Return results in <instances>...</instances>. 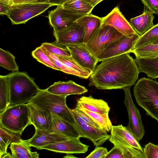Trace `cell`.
Returning <instances> with one entry per match:
<instances>
[{"mask_svg":"<svg viewBox=\"0 0 158 158\" xmlns=\"http://www.w3.org/2000/svg\"><path fill=\"white\" fill-rule=\"evenodd\" d=\"M124 158V156L118 148L114 146L108 152L105 158Z\"/></svg>","mask_w":158,"mask_h":158,"instance_id":"cell-42","label":"cell"},{"mask_svg":"<svg viewBox=\"0 0 158 158\" xmlns=\"http://www.w3.org/2000/svg\"><path fill=\"white\" fill-rule=\"evenodd\" d=\"M73 59L91 74L94 70L98 59L89 50L83 43L67 44Z\"/></svg>","mask_w":158,"mask_h":158,"instance_id":"cell-10","label":"cell"},{"mask_svg":"<svg viewBox=\"0 0 158 158\" xmlns=\"http://www.w3.org/2000/svg\"><path fill=\"white\" fill-rule=\"evenodd\" d=\"M82 16L73 14L62 6H58L49 12L48 18L53 31L57 32L69 26Z\"/></svg>","mask_w":158,"mask_h":158,"instance_id":"cell-11","label":"cell"},{"mask_svg":"<svg viewBox=\"0 0 158 158\" xmlns=\"http://www.w3.org/2000/svg\"><path fill=\"white\" fill-rule=\"evenodd\" d=\"M38 0H13L14 4L24 3H35Z\"/></svg>","mask_w":158,"mask_h":158,"instance_id":"cell-46","label":"cell"},{"mask_svg":"<svg viewBox=\"0 0 158 158\" xmlns=\"http://www.w3.org/2000/svg\"><path fill=\"white\" fill-rule=\"evenodd\" d=\"M75 22L84 27L83 43H85L102 24L101 18L91 13L82 16L77 19Z\"/></svg>","mask_w":158,"mask_h":158,"instance_id":"cell-22","label":"cell"},{"mask_svg":"<svg viewBox=\"0 0 158 158\" xmlns=\"http://www.w3.org/2000/svg\"><path fill=\"white\" fill-rule=\"evenodd\" d=\"M32 55L37 61L49 67L61 71L56 65L42 49L41 46L36 48L32 52Z\"/></svg>","mask_w":158,"mask_h":158,"instance_id":"cell-34","label":"cell"},{"mask_svg":"<svg viewBox=\"0 0 158 158\" xmlns=\"http://www.w3.org/2000/svg\"><path fill=\"white\" fill-rule=\"evenodd\" d=\"M12 158H38L39 154L36 152H32L31 154L26 155L15 154L11 155Z\"/></svg>","mask_w":158,"mask_h":158,"instance_id":"cell-44","label":"cell"},{"mask_svg":"<svg viewBox=\"0 0 158 158\" xmlns=\"http://www.w3.org/2000/svg\"><path fill=\"white\" fill-rule=\"evenodd\" d=\"M76 106L95 121L99 125L101 129L107 132L111 131L112 125L108 116H106L91 111L77 104Z\"/></svg>","mask_w":158,"mask_h":158,"instance_id":"cell-29","label":"cell"},{"mask_svg":"<svg viewBox=\"0 0 158 158\" xmlns=\"http://www.w3.org/2000/svg\"></svg>","mask_w":158,"mask_h":158,"instance_id":"cell-50","label":"cell"},{"mask_svg":"<svg viewBox=\"0 0 158 158\" xmlns=\"http://www.w3.org/2000/svg\"><path fill=\"white\" fill-rule=\"evenodd\" d=\"M77 105L92 112L108 116L110 108L107 103L101 99L94 98L91 96H82L77 100Z\"/></svg>","mask_w":158,"mask_h":158,"instance_id":"cell-20","label":"cell"},{"mask_svg":"<svg viewBox=\"0 0 158 158\" xmlns=\"http://www.w3.org/2000/svg\"><path fill=\"white\" fill-rule=\"evenodd\" d=\"M42 49L48 56L52 62L61 70V71L65 73L77 76L81 78V75L64 64L58 59V55L49 52L45 48L41 45Z\"/></svg>","mask_w":158,"mask_h":158,"instance_id":"cell-37","label":"cell"},{"mask_svg":"<svg viewBox=\"0 0 158 158\" xmlns=\"http://www.w3.org/2000/svg\"><path fill=\"white\" fill-rule=\"evenodd\" d=\"M51 114L52 119L49 127L47 131L51 133L60 134L71 139L81 137L80 132L76 126L55 114Z\"/></svg>","mask_w":158,"mask_h":158,"instance_id":"cell-16","label":"cell"},{"mask_svg":"<svg viewBox=\"0 0 158 158\" xmlns=\"http://www.w3.org/2000/svg\"><path fill=\"white\" fill-rule=\"evenodd\" d=\"M35 133L30 139L23 141L31 147L40 150L44 146L69 138L62 135L51 133L47 130L35 128Z\"/></svg>","mask_w":158,"mask_h":158,"instance_id":"cell-15","label":"cell"},{"mask_svg":"<svg viewBox=\"0 0 158 158\" xmlns=\"http://www.w3.org/2000/svg\"><path fill=\"white\" fill-rule=\"evenodd\" d=\"M52 6L51 4L37 2L15 4L10 6L7 16L13 24H24Z\"/></svg>","mask_w":158,"mask_h":158,"instance_id":"cell-7","label":"cell"},{"mask_svg":"<svg viewBox=\"0 0 158 158\" xmlns=\"http://www.w3.org/2000/svg\"><path fill=\"white\" fill-rule=\"evenodd\" d=\"M31 124L27 103L7 107L0 113V125L11 131L22 134Z\"/></svg>","mask_w":158,"mask_h":158,"instance_id":"cell-5","label":"cell"},{"mask_svg":"<svg viewBox=\"0 0 158 158\" xmlns=\"http://www.w3.org/2000/svg\"><path fill=\"white\" fill-rule=\"evenodd\" d=\"M130 87H127L123 89L125 95L124 102L129 118L128 124L126 127L139 141L143 138L145 131L140 113L132 100Z\"/></svg>","mask_w":158,"mask_h":158,"instance_id":"cell-8","label":"cell"},{"mask_svg":"<svg viewBox=\"0 0 158 158\" xmlns=\"http://www.w3.org/2000/svg\"><path fill=\"white\" fill-rule=\"evenodd\" d=\"M108 152V151L106 148L98 146L96 147L95 149L86 158H105Z\"/></svg>","mask_w":158,"mask_h":158,"instance_id":"cell-40","label":"cell"},{"mask_svg":"<svg viewBox=\"0 0 158 158\" xmlns=\"http://www.w3.org/2000/svg\"><path fill=\"white\" fill-rule=\"evenodd\" d=\"M10 6L0 2V14L7 15Z\"/></svg>","mask_w":158,"mask_h":158,"instance_id":"cell-45","label":"cell"},{"mask_svg":"<svg viewBox=\"0 0 158 158\" xmlns=\"http://www.w3.org/2000/svg\"><path fill=\"white\" fill-rule=\"evenodd\" d=\"M94 7L97 4L103 0H84Z\"/></svg>","mask_w":158,"mask_h":158,"instance_id":"cell-47","label":"cell"},{"mask_svg":"<svg viewBox=\"0 0 158 158\" xmlns=\"http://www.w3.org/2000/svg\"><path fill=\"white\" fill-rule=\"evenodd\" d=\"M147 8L158 15V0H141Z\"/></svg>","mask_w":158,"mask_h":158,"instance_id":"cell-41","label":"cell"},{"mask_svg":"<svg viewBox=\"0 0 158 158\" xmlns=\"http://www.w3.org/2000/svg\"><path fill=\"white\" fill-rule=\"evenodd\" d=\"M76 126L80 132L81 137L89 139L96 147L102 144L111 137V135L107 132L88 124L76 122Z\"/></svg>","mask_w":158,"mask_h":158,"instance_id":"cell-17","label":"cell"},{"mask_svg":"<svg viewBox=\"0 0 158 158\" xmlns=\"http://www.w3.org/2000/svg\"><path fill=\"white\" fill-rule=\"evenodd\" d=\"M6 75L9 89L7 107L28 103L40 89L26 72L16 71Z\"/></svg>","mask_w":158,"mask_h":158,"instance_id":"cell-2","label":"cell"},{"mask_svg":"<svg viewBox=\"0 0 158 158\" xmlns=\"http://www.w3.org/2000/svg\"><path fill=\"white\" fill-rule=\"evenodd\" d=\"M152 44H158V40H157L156 41L152 43Z\"/></svg>","mask_w":158,"mask_h":158,"instance_id":"cell-49","label":"cell"},{"mask_svg":"<svg viewBox=\"0 0 158 158\" xmlns=\"http://www.w3.org/2000/svg\"><path fill=\"white\" fill-rule=\"evenodd\" d=\"M66 97L52 94L46 89H40L29 102L40 109L56 114L76 126L72 110L66 104Z\"/></svg>","mask_w":158,"mask_h":158,"instance_id":"cell-3","label":"cell"},{"mask_svg":"<svg viewBox=\"0 0 158 158\" xmlns=\"http://www.w3.org/2000/svg\"><path fill=\"white\" fill-rule=\"evenodd\" d=\"M111 134L114 135L121 139L133 148L142 151L143 150L139 141L126 127L121 124L112 126Z\"/></svg>","mask_w":158,"mask_h":158,"instance_id":"cell-26","label":"cell"},{"mask_svg":"<svg viewBox=\"0 0 158 158\" xmlns=\"http://www.w3.org/2000/svg\"><path fill=\"white\" fill-rule=\"evenodd\" d=\"M139 73H145L152 79L158 78V57L153 59H134Z\"/></svg>","mask_w":158,"mask_h":158,"instance_id":"cell-25","label":"cell"},{"mask_svg":"<svg viewBox=\"0 0 158 158\" xmlns=\"http://www.w3.org/2000/svg\"><path fill=\"white\" fill-rule=\"evenodd\" d=\"M123 35L111 26L101 25L84 43L90 52L98 59L110 44Z\"/></svg>","mask_w":158,"mask_h":158,"instance_id":"cell-6","label":"cell"},{"mask_svg":"<svg viewBox=\"0 0 158 158\" xmlns=\"http://www.w3.org/2000/svg\"><path fill=\"white\" fill-rule=\"evenodd\" d=\"M31 146L23 140L20 142H12L10 143V148L11 154L26 155L31 153Z\"/></svg>","mask_w":158,"mask_h":158,"instance_id":"cell-38","label":"cell"},{"mask_svg":"<svg viewBox=\"0 0 158 158\" xmlns=\"http://www.w3.org/2000/svg\"><path fill=\"white\" fill-rule=\"evenodd\" d=\"M46 89L52 94L66 97L70 95L81 94L88 92L85 87L72 80L55 82Z\"/></svg>","mask_w":158,"mask_h":158,"instance_id":"cell-18","label":"cell"},{"mask_svg":"<svg viewBox=\"0 0 158 158\" xmlns=\"http://www.w3.org/2000/svg\"><path fill=\"white\" fill-rule=\"evenodd\" d=\"M133 92L138 104L158 122V82L143 77L135 84Z\"/></svg>","mask_w":158,"mask_h":158,"instance_id":"cell-4","label":"cell"},{"mask_svg":"<svg viewBox=\"0 0 158 158\" xmlns=\"http://www.w3.org/2000/svg\"><path fill=\"white\" fill-rule=\"evenodd\" d=\"M135 59H153L158 57V44H150L132 50Z\"/></svg>","mask_w":158,"mask_h":158,"instance_id":"cell-28","label":"cell"},{"mask_svg":"<svg viewBox=\"0 0 158 158\" xmlns=\"http://www.w3.org/2000/svg\"><path fill=\"white\" fill-rule=\"evenodd\" d=\"M14 56L9 52L0 48V65L8 71H18L19 67Z\"/></svg>","mask_w":158,"mask_h":158,"instance_id":"cell-32","label":"cell"},{"mask_svg":"<svg viewBox=\"0 0 158 158\" xmlns=\"http://www.w3.org/2000/svg\"><path fill=\"white\" fill-rule=\"evenodd\" d=\"M110 135L108 140L121 151L124 158H144L143 151L133 148L119 137Z\"/></svg>","mask_w":158,"mask_h":158,"instance_id":"cell-23","label":"cell"},{"mask_svg":"<svg viewBox=\"0 0 158 158\" xmlns=\"http://www.w3.org/2000/svg\"><path fill=\"white\" fill-rule=\"evenodd\" d=\"M154 18L152 12L145 9L141 15L131 19L130 23L135 32L141 36L154 26Z\"/></svg>","mask_w":158,"mask_h":158,"instance_id":"cell-21","label":"cell"},{"mask_svg":"<svg viewBox=\"0 0 158 158\" xmlns=\"http://www.w3.org/2000/svg\"><path fill=\"white\" fill-rule=\"evenodd\" d=\"M27 103L31 124L35 128L47 130L52 119L51 113L40 109L29 102Z\"/></svg>","mask_w":158,"mask_h":158,"instance_id":"cell-19","label":"cell"},{"mask_svg":"<svg viewBox=\"0 0 158 158\" xmlns=\"http://www.w3.org/2000/svg\"><path fill=\"white\" fill-rule=\"evenodd\" d=\"M68 0H38L36 2L47 3L53 6H63Z\"/></svg>","mask_w":158,"mask_h":158,"instance_id":"cell-43","label":"cell"},{"mask_svg":"<svg viewBox=\"0 0 158 158\" xmlns=\"http://www.w3.org/2000/svg\"><path fill=\"white\" fill-rule=\"evenodd\" d=\"M143 150L144 158H158V145L149 143Z\"/></svg>","mask_w":158,"mask_h":158,"instance_id":"cell-39","label":"cell"},{"mask_svg":"<svg viewBox=\"0 0 158 158\" xmlns=\"http://www.w3.org/2000/svg\"><path fill=\"white\" fill-rule=\"evenodd\" d=\"M59 59L66 66L80 74L81 78L87 79L91 75L86 70L74 60L72 57L69 58L58 56Z\"/></svg>","mask_w":158,"mask_h":158,"instance_id":"cell-33","label":"cell"},{"mask_svg":"<svg viewBox=\"0 0 158 158\" xmlns=\"http://www.w3.org/2000/svg\"><path fill=\"white\" fill-rule=\"evenodd\" d=\"M101 19L102 25L111 26L123 35L128 36L136 33L130 23L120 12L118 6L115 7L107 15Z\"/></svg>","mask_w":158,"mask_h":158,"instance_id":"cell-13","label":"cell"},{"mask_svg":"<svg viewBox=\"0 0 158 158\" xmlns=\"http://www.w3.org/2000/svg\"><path fill=\"white\" fill-rule=\"evenodd\" d=\"M79 139H70L54 143L41 147L40 150L67 154L84 153L88 150L89 146L82 143Z\"/></svg>","mask_w":158,"mask_h":158,"instance_id":"cell-14","label":"cell"},{"mask_svg":"<svg viewBox=\"0 0 158 158\" xmlns=\"http://www.w3.org/2000/svg\"><path fill=\"white\" fill-rule=\"evenodd\" d=\"M0 2L10 7L14 4L13 0H0Z\"/></svg>","mask_w":158,"mask_h":158,"instance_id":"cell-48","label":"cell"},{"mask_svg":"<svg viewBox=\"0 0 158 158\" xmlns=\"http://www.w3.org/2000/svg\"><path fill=\"white\" fill-rule=\"evenodd\" d=\"M157 40H158V23L154 25L145 33L140 36L135 44L133 49L152 43Z\"/></svg>","mask_w":158,"mask_h":158,"instance_id":"cell-30","label":"cell"},{"mask_svg":"<svg viewBox=\"0 0 158 158\" xmlns=\"http://www.w3.org/2000/svg\"><path fill=\"white\" fill-rule=\"evenodd\" d=\"M72 110L76 122L80 123L88 124L101 129L99 125L95 121L77 106H76L75 108Z\"/></svg>","mask_w":158,"mask_h":158,"instance_id":"cell-36","label":"cell"},{"mask_svg":"<svg viewBox=\"0 0 158 158\" xmlns=\"http://www.w3.org/2000/svg\"><path fill=\"white\" fill-rule=\"evenodd\" d=\"M140 36L136 33L128 36L123 35L111 43L103 51L98 59V62L125 53H130Z\"/></svg>","mask_w":158,"mask_h":158,"instance_id":"cell-9","label":"cell"},{"mask_svg":"<svg viewBox=\"0 0 158 158\" xmlns=\"http://www.w3.org/2000/svg\"><path fill=\"white\" fill-rule=\"evenodd\" d=\"M22 134L15 132L0 125V158L7 154V148L12 142H21Z\"/></svg>","mask_w":158,"mask_h":158,"instance_id":"cell-24","label":"cell"},{"mask_svg":"<svg viewBox=\"0 0 158 158\" xmlns=\"http://www.w3.org/2000/svg\"><path fill=\"white\" fill-rule=\"evenodd\" d=\"M62 6L72 14L82 16L90 13L94 8L84 0H68Z\"/></svg>","mask_w":158,"mask_h":158,"instance_id":"cell-27","label":"cell"},{"mask_svg":"<svg viewBox=\"0 0 158 158\" xmlns=\"http://www.w3.org/2000/svg\"><path fill=\"white\" fill-rule=\"evenodd\" d=\"M45 48L50 52L63 57H72L70 52L66 46L56 42H45L42 43L41 45Z\"/></svg>","mask_w":158,"mask_h":158,"instance_id":"cell-35","label":"cell"},{"mask_svg":"<svg viewBox=\"0 0 158 158\" xmlns=\"http://www.w3.org/2000/svg\"><path fill=\"white\" fill-rule=\"evenodd\" d=\"M9 89L7 75L0 76V112L6 110L8 106Z\"/></svg>","mask_w":158,"mask_h":158,"instance_id":"cell-31","label":"cell"},{"mask_svg":"<svg viewBox=\"0 0 158 158\" xmlns=\"http://www.w3.org/2000/svg\"><path fill=\"white\" fill-rule=\"evenodd\" d=\"M55 42L65 45L83 43L84 27L76 22L68 27L58 31H53Z\"/></svg>","mask_w":158,"mask_h":158,"instance_id":"cell-12","label":"cell"},{"mask_svg":"<svg viewBox=\"0 0 158 158\" xmlns=\"http://www.w3.org/2000/svg\"><path fill=\"white\" fill-rule=\"evenodd\" d=\"M130 54L126 53L102 60L90 75L89 86L109 90L123 89L134 85L140 73Z\"/></svg>","mask_w":158,"mask_h":158,"instance_id":"cell-1","label":"cell"}]
</instances>
